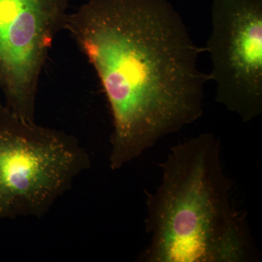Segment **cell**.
Listing matches in <instances>:
<instances>
[{
  "label": "cell",
  "instance_id": "6da1fadb",
  "mask_svg": "<svg viewBox=\"0 0 262 262\" xmlns=\"http://www.w3.org/2000/svg\"><path fill=\"white\" fill-rule=\"evenodd\" d=\"M65 30L107 98L113 170L203 115L205 49L168 0H89L70 13Z\"/></svg>",
  "mask_w": 262,
  "mask_h": 262
},
{
  "label": "cell",
  "instance_id": "7a4b0ae2",
  "mask_svg": "<svg viewBox=\"0 0 262 262\" xmlns=\"http://www.w3.org/2000/svg\"><path fill=\"white\" fill-rule=\"evenodd\" d=\"M161 183L146 193L147 262H246L253 243L231 201L220 139L205 133L174 146Z\"/></svg>",
  "mask_w": 262,
  "mask_h": 262
},
{
  "label": "cell",
  "instance_id": "3957f363",
  "mask_svg": "<svg viewBox=\"0 0 262 262\" xmlns=\"http://www.w3.org/2000/svg\"><path fill=\"white\" fill-rule=\"evenodd\" d=\"M90 166L75 136L0 106V220L41 218Z\"/></svg>",
  "mask_w": 262,
  "mask_h": 262
},
{
  "label": "cell",
  "instance_id": "277c9868",
  "mask_svg": "<svg viewBox=\"0 0 262 262\" xmlns=\"http://www.w3.org/2000/svg\"><path fill=\"white\" fill-rule=\"evenodd\" d=\"M205 51L215 101L248 122L262 114V0H212Z\"/></svg>",
  "mask_w": 262,
  "mask_h": 262
},
{
  "label": "cell",
  "instance_id": "5b68a950",
  "mask_svg": "<svg viewBox=\"0 0 262 262\" xmlns=\"http://www.w3.org/2000/svg\"><path fill=\"white\" fill-rule=\"evenodd\" d=\"M72 0H0V94L5 106L35 121L38 87Z\"/></svg>",
  "mask_w": 262,
  "mask_h": 262
}]
</instances>
